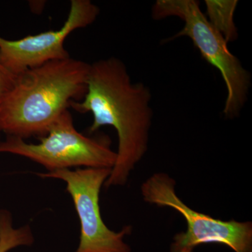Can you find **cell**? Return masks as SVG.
Returning <instances> with one entry per match:
<instances>
[{
	"label": "cell",
	"instance_id": "ba28073f",
	"mask_svg": "<svg viewBox=\"0 0 252 252\" xmlns=\"http://www.w3.org/2000/svg\"><path fill=\"white\" fill-rule=\"evenodd\" d=\"M206 17L212 27L224 38L227 43L238 38L234 22V14L238 1L236 0H205Z\"/></svg>",
	"mask_w": 252,
	"mask_h": 252
},
{
	"label": "cell",
	"instance_id": "9c48e42d",
	"mask_svg": "<svg viewBox=\"0 0 252 252\" xmlns=\"http://www.w3.org/2000/svg\"><path fill=\"white\" fill-rule=\"evenodd\" d=\"M34 242L31 227L16 228L8 210H0V252H8L20 246H29Z\"/></svg>",
	"mask_w": 252,
	"mask_h": 252
},
{
	"label": "cell",
	"instance_id": "277c9868",
	"mask_svg": "<svg viewBox=\"0 0 252 252\" xmlns=\"http://www.w3.org/2000/svg\"><path fill=\"white\" fill-rule=\"evenodd\" d=\"M0 153L26 158L40 164L47 172L80 167L112 169L117 157L107 136L89 137L79 132L69 109L50 126L39 143H28L19 137L7 136L0 142Z\"/></svg>",
	"mask_w": 252,
	"mask_h": 252
},
{
	"label": "cell",
	"instance_id": "30bf717a",
	"mask_svg": "<svg viewBox=\"0 0 252 252\" xmlns=\"http://www.w3.org/2000/svg\"><path fill=\"white\" fill-rule=\"evenodd\" d=\"M16 78V76L9 72L0 63V100L14 86ZM0 137H1V132H0Z\"/></svg>",
	"mask_w": 252,
	"mask_h": 252
},
{
	"label": "cell",
	"instance_id": "6da1fadb",
	"mask_svg": "<svg viewBox=\"0 0 252 252\" xmlns=\"http://www.w3.org/2000/svg\"><path fill=\"white\" fill-rule=\"evenodd\" d=\"M151 100L148 86L132 82L124 62L111 57L91 64L85 97L70 102L69 107L77 112L93 114L89 133L105 126L117 131V160L106 187L125 185L147 152L153 118Z\"/></svg>",
	"mask_w": 252,
	"mask_h": 252
},
{
	"label": "cell",
	"instance_id": "3957f363",
	"mask_svg": "<svg viewBox=\"0 0 252 252\" xmlns=\"http://www.w3.org/2000/svg\"><path fill=\"white\" fill-rule=\"evenodd\" d=\"M154 19L175 16L185 22V26L169 42L182 36L189 37L202 57L220 71L227 90L223 114L226 119L240 115L246 103L251 86L250 72L240 60L230 53L228 43L216 31L203 14L196 0H158L152 9Z\"/></svg>",
	"mask_w": 252,
	"mask_h": 252
},
{
	"label": "cell",
	"instance_id": "8992f818",
	"mask_svg": "<svg viewBox=\"0 0 252 252\" xmlns=\"http://www.w3.org/2000/svg\"><path fill=\"white\" fill-rule=\"evenodd\" d=\"M111 171L109 168L86 167L36 174L41 178L63 180L67 185L80 222V240L75 252H131L124 238L132 228L113 231L101 215L99 193Z\"/></svg>",
	"mask_w": 252,
	"mask_h": 252
},
{
	"label": "cell",
	"instance_id": "5b68a950",
	"mask_svg": "<svg viewBox=\"0 0 252 252\" xmlns=\"http://www.w3.org/2000/svg\"><path fill=\"white\" fill-rule=\"evenodd\" d=\"M175 185L170 176L158 172L141 189L144 201L170 207L185 217L187 229L175 235L170 252H193L197 247L209 243L225 245L235 252H252V222L222 220L192 210L179 198Z\"/></svg>",
	"mask_w": 252,
	"mask_h": 252
},
{
	"label": "cell",
	"instance_id": "52a82bcc",
	"mask_svg": "<svg viewBox=\"0 0 252 252\" xmlns=\"http://www.w3.org/2000/svg\"><path fill=\"white\" fill-rule=\"evenodd\" d=\"M99 14L97 5L90 0H72L67 20L57 31L9 40L0 36V63L14 76L50 61L68 59L66 39L76 30L94 23Z\"/></svg>",
	"mask_w": 252,
	"mask_h": 252
},
{
	"label": "cell",
	"instance_id": "7a4b0ae2",
	"mask_svg": "<svg viewBox=\"0 0 252 252\" xmlns=\"http://www.w3.org/2000/svg\"><path fill=\"white\" fill-rule=\"evenodd\" d=\"M91 64L69 57L16 76L0 100V132L23 140L44 137L50 126L87 92Z\"/></svg>",
	"mask_w": 252,
	"mask_h": 252
}]
</instances>
